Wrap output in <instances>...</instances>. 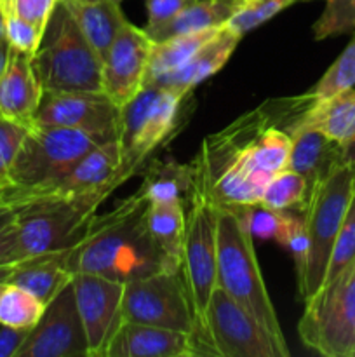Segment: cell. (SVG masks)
<instances>
[{"label": "cell", "mask_w": 355, "mask_h": 357, "mask_svg": "<svg viewBox=\"0 0 355 357\" xmlns=\"http://www.w3.org/2000/svg\"><path fill=\"white\" fill-rule=\"evenodd\" d=\"M0 40H6V26H3L2 7H0Z\"/></svg>", "instance_id": "obj_47"}, {"label": "cell", "mask_w": 355, "mask_h": 357, "mask_svg": "<svg viewBox=\"0 0 355 357\" xmlns=\"http://www.w3.org/2000/svg\"><path fill=\"white\" fill-rule=\"evenodd\" d=\"M35 122L79 129L100 143L117 142L120 108L104 93H44Z\"/></svg>", "instance_id": "obj_14"}, {"label": "cell", "mask_w": 355, "mask_h": 357, "mask_svg": "<svg viewBox=\"0 0 355 357\" xmlns=\"http://www.w3.org/2000/svg\"><path fill=\"white\" fill-rule=\"evenodd\" d=\"M120 145L117 142L101 143L80 157L66 173L56 178L44 188L35 192L24 202L49 195H75L84 192H93L103 187H113L117 190L125 183L120 174ZM23 202V204H24Z\"/></svg>", "instance_id": "obj_17"}, {"label": "cell", "mask_w": 355, "mask_h": 357, "mask_svg": "<svg viewBox=\"0 0 355 357\" xmlns=\"http://www.w3.org/2000/svg\"><path fill=\"white\" fill-rule=\"evenodd\" d=\"M312 2V0H301ZM322 14L313 23L315 40L355 31V0H324Z\"/></svg>", "instance_id": "obj_32"}, {"label": "cell", "mask_w": 355, "mask_h": 357, "mask_svg": "<svg viewBox=\"0 0 355 357\" xmlns=\"http://www.w3.org/2000/svg\"><path fill=\"white\" fill-rule=\"evenodd\" d=\"M291 136L292 145L287 167L305 178L312 194L313 187L338 164H341V145L317 129L310 128L294 129L291 131Z\"/></svg>", "instance_id": "obj_21"}, {"label": "cell", "mask_w": 355, "mask_h": 357, "mask_svg": "<svg viewBox=\"0 0 355 357\" xmlns=\"http://www.w3.org/2000/svg\"><path fill=\"white\" fill-rule=\"evenodd\" d=\"M277 243H281L282 246H285L289 251H291L292 258H294L296 278L299 279L303 274V268H305L306 255H308V237H306L303 213L299 211L285 213L284 229H282L281 237L277 239Z\"/></svg>", "instance_id": "obj_37"}, {"label": "cell", "mask_w": 355, "mask_h": 357, "mask_svg": "<svg viewBox=\"0 0 355 357\" xmlns=\"http://www.w3.org/2000/svg\"><path fill=\"white\" fill-rule=\"evenodd\" d=\"M296 2L301 0H244L240 9L233 14L226 26L244 37Z\"/></svg>", "instance_id": "obj_33"}, {"label": "cell", "mask_w": 355, "mask_h": 357, "mask_svg": "<svg viewBox=\"0 0 355 357\" xmlns=\"http://www.w3.org/2000/svg\"><path fill=\"white\" fill-rule=\"evenodd\" d=\"M194 342L197 356L285 357L270 333L219 286L212 291L204 326Z\"/></svg>", "instance_id": "obj_11"}, {"label": "cell", "mask_w": 355, "mask_h": 357, "mask_svg": "<svg viewBox=\"0 0 355 357\" xmlns=\"http://www.w3.org/2000/svg\"><path fill=\"white\" fill-rule=\"evenodd\" d=\"M355 87V33L347 47L333 61V65L324 72L319 82L308 94L312 100L320 101L334 96L338 93Z\"/></svg>", "instance_id": "obj_31"}, {"label": "cell", "mask_w": 355, "mask_h": 357, "mask_svg": "<svg viewBox=\"0 0 355 357\" xmlns=\"http://www.w3.org/2000/svg\"><path fill=\"white\" fill-rule=\"evenodd\" d=\"M301 128L317 129L338 145L347 143L355 132V87L327 100H312V103L292 122L289 132Z\"/></svg>", "instance_id": "obj_22"}, {"label": "cell", "mask_w": 355, "mask_h": 357, "mask_svg": "<svg viewBox=\"0 0 355 357\" xmlns=\"http://www.w3.org/2000/svg\"><path fill=\"white\" fill-rule=\"evenodd\" d=\"M240 38L242 37L239 33H235L232 28L225 24L184 65L173 70V72L155 77L145 84H157V86L174 91L180 96L188 98L198 84L218 73L228 63Z\"/></svg>", "instance_id": "obj_20"}, {"label": "cell", "mask_w": 355, "mask_h": 357, "mask_svg": "<svg viewBox=\"0 0 355 357\" xmlns=\"http://www.w3.org/2000/svg\"><path fill=\"white\" fill-rule=\"evenodd\" d=\"M97 145H101L97 139L79 129L35 122L14 160L10 187L3 199L21 206Z\"/></svg>", "instance_id": "obj_6"}, {"label": "cell", "mask_w": 355, "mask_h": 357, "mask_svg": "<svg viewBox=\"0 0 355 357\" xmlns=\"http://www.w3.org/2000/svg\"><path fill=\"white\" fill-rule=\"evenodd\" d=\"M225 26V24H223ZM221 28V26H219ZM219 28H209L200 31H188V33H178L173 37L162 38V40L153 42L152 54H150L148 73L146 80L155 79V77L169 73L173 70L180 68L181 65L188 61L209 38L214 37Z\"/></svg>", "instance_id": "obj_28"}, {"label": "cell", "mask_w": 355, "mask_h": 357, "mask_svg": "<svg viewBox=\"0 0 355 357\" xmlns=\"http://www.w3.org/2000/svg\"><path fill=\"white\" fill-rule=\"evenodd\" d=\"M24 260L21 255L19 246H17V237L14 223H10L7 229L0 232V267L2 265L17 264V261Z\"/></svg>", "instance_id": "obj_41"}, {"label": "cell", "mask_w": 355, "mask_h": 357, "mask_svg": "<svg viewBox=\"0 0 355 357\" xmlns=\"http://www.w3.org/2000/svg\"><path fill=\"white\" fill-rule=\"evenodd\" d=\"M341 164H348V166H355V132L352 135V138L347 143L341 145V155H340Z\"/></svg>", "instance_id": "obj_44"}, {"label": "cell", "mask_w": 355, "mask_h": 357, "mask_svg": "<svg viewBox=\"0 0 355 357\" xmlns=\"http://www.w3.org/2000/svg\"><path fill=\"white\" fill-rule=\"evenodd\" d=\"M195 181L197 174H195L194 162L180 164L174 160L167 162L153 160L146 166L139 190L145 194L148 202L178 201L188 208L195 190Z\"/></svg>", "instance_id": "obj_25"}, {"label": "cell", "mask_w": 355, "mask_h": 357, "mask_svg": "<svg viewBox=\"0 0 355 357\" xmlns=\"http://www.w3.org/2000/svg\"><path fill=\"white\" fill-rule=\"evenodd\" d=\"M146 225L153 243L167 260L181 268L184 234H187V208L178 201L148 202Z\"/></svg>", "instance_id": "obj_26"}, {"label": "cell", "mask_w": 355, "mask_h": 357, "mask_svg": "<svg viewBox=\"0 0 355 357\" xmlns=\"http://www.w3.org/2000/svg\"><path fill=\"white\" fill-rule=\"evenodd\" d=\"M31 61L44 93H103V58L61 2Z\"/></svg>", "instance_id": "obj_4"}, {"label": "cell", "mask_w": 355, "mask_h": 357, "mask_svg": "<svg viewBox=\"0 0 355 357\" xmlns=\"http://www.w3.org/2000/svg\"><path fill=\"white\" fill-rule=\"evenodd\" d=\"M242 3L244 0H188L184 9L171 23L160 28L150 38L157 42L178 33L219 28L232 20Z\"/></svg>", "instance_id": "obj_27"}, {"label": "cell", "mask_w": 355, "mask_h": 357, "mask_svg": "<svg viewBox=\"0 0 355 357\" xmlns=\"http://www.w3.org/2000/svg\"><path fill=\"white\" fill-rule=\"evenodd\" d=\"M153 40L143 28L125 23L103 58V93L122 108L145 86Z\"/></svg>", "instance_id": "obj_16"}, {"label": "cell", "mask_w": 355, "mask_h": 357, "mask_svg": "<svg viewBox=\"0 0 355 357\" xmlns=\"http://www.w3.org/2000/svg\"><path fill=\"white\" fill-rule=\"evenodd\" d=\"M354 190L355 166L338 164L313 187L310 194L308 204L303 211L308 237V255L301 278L298 279L299 296L303 302H306L326 279L334 243Z\"/></svg>", "instance_id": "obj_7"}, {"label": "cell", "mask_w": 355, "mask_h": 357, "mask_svg": "<svg viewBox=\"0 0 355 357\" xmlns=\"http://www.w3.org/2000/svg\"><path fill=\"white\" fill-rule=\"evenodd\" d=\"M7 56H9V44H7V40H0V75H2L3 66L7 63Z\"/></svg>", "instance_id": "obj_45"}, {"label": "cell", "mask_w": 355, "mask_h": 357, "mask_svg": "<svg viewBox=\"0 0 355 357\" xmlns=\"http://www.w3.org/2000/svg\"><path fill=\"white\" fill-rule=\"evenodd\" d=\"M2 13L3 26H6V40L7 44H9V47L16 49V51L33 58V56L37 54L38 47H40L45 31L38 30L35 24L28 23L26 20L17 16V14L13 13L10 9L2 7Z\"/></svg>", "instance_id": "obj_35"}, {"label": "cell", "mask_w": 355, "mask_h": 357, "mask_svg": "<svg viewBox=\"0 0 355 357\" xmlns=\"http://www.w3.org/2000/svg\"><path fill=\"white\" fill-rule=\"evenodd\" d=\"M31 56L9 47V56L0 75V115L31 128L35 124L44 87L35 73Z\"/></svg>", "instance_id": "obj_18"}, {"label": "cell", "mask_w": 355, "mask_h": 357, "mask_svg": "<svg viewBox=\"0 0 355 357\" xmlns=\"http://www.w3.org/2000/svg\"><path fill=\"white\" fill-rule=\"evenodd\" d=\"M122 317L194 335L195 316L181 271H159L125 282Z\"/></svg>", "instance_id": "obj_12"}, {"label": "cell", "mask_w": 355, "mask_h": 357, "mask_svg": "<svg viewBox=\"0 0 355 357\" xmlns=\"http://www.w3.org/2000/svg\"><path fill=\"white\" fill-rule=\"evenodd\" d=\"M77 310L87 338V357H106V349L122 324L124 282L79 272L72 278Z\"/></svg>", "instance_id": "obj_15"}, {"label": "cell", "mask_w": 355, "mask_h": 357, "mask_svg": "<svg viewBox=\"0 0 355 357\" xmlns=\"http://www.w3.org/2000/svg\"><path fill=\"white\" fill-rule=\"evenodd\" d=\"M3 284H6V282H3ZM3 284H0V291H2V286H3Z\"/></svg>", "instance_id": "obj_49"}, {"label": "cell", "mask_w": 355, "mask_h": 357, "mask_svg": "<svg viewBox=\"0 0 355 357\" xmlns=\"http://www.w3.org/2000/svg\"><path fill=\"white\" fill-rule=\"evenodd\" d=\"M66 251L68 250L37 255L17 261L7 282L26 289L47 305L56 293L73 278L72 272L66 268Z\"/></svg>", "instance_id": "obj_23"}, {"label": "cell", "mask_w": 355, "mask_h": 357, "mask_svg": "<svg viewBox=\"0 0 355 357\" xmlns=\"http://www.w3.org/2000/svg\"><path fill=\"white\" fill-rule=\"evenodd\" d=\"M82 30L94 51L104 58L118 30L127 23L120 3L113 0H59Z\"/></svg>", "instance_id": "obj_24"}, {"label": "cell", "mask_w": 355, "mask_h": 357, "mask_svg": "<svg viewBox=\"0 0 355 357\" xmlns=\"http://www.w3.org/2000/svg\"><path fill=\"white\" fill-rule=\"evenodd\" d=\"M17 208H19V206H16L14 202L6 201V199H0V232H2L3 229H7L10 223H14Z\"/></svg>", "instance_id": "obj_43"}, {"label": "cell", "mask_w": 355, "mask_h": 357, "mask_svg": "<svg viewBox=\"0 0 355 357\" xmlns=\"http://www.w3.org/2000/svg\"><path fill=\"white\" fill-rule=\"evenodd\" d=\"M16 357H87V338L72 281L45 305Z\"/></svg>", "instance_id": "obj_13"}, {"label": "cell", "mask_w": 355, "mask_h": 357, "mask_svg": "<svg viewBox=\"0 0 355 357\" xmlns=\"http://www.w3.org/2000/svg\"><path fill=\"white\" fill-rule=\"evenodd\" d=\"M30 330L3 326L0 330V357H16L23 342L26 340Z\"/></svg>", "instance_id": "obj_42"}, {"label": "cell", "mask_w": 355, "mask_h": 357, "mask_svg": "<svg viewBox=\"0 0 355 357\" xmlns=\"http://www.w3.org/2000/svg\"><path fill=\"white\" fill-rule=\"evenodd\" d=\"M303 303L301 344L326 357H355V258Z\"/></svg>", "instance_id": "obj_8"}, {"label": "cell", "mask_w": 355, "mask_h": 357, "mask_svg": "<svg viewBox=\"0 0 355 357\" xmlns=\"http://www.w3.org/2000/svg\"><path fill=\"white\" fill-rule=\"evenodd\" d=\"M187 3L188 0H145L146 24L143 30L148 33V37H152L160 28L171 23Z\"/></svg>", "instance_id": "obj_40"}, {"label": "cell", "mask_w": 355, "mask_h": 357, "mask_svg": "<svg viewBox=\"0 0 355 357\" xmlns=\"http://www.w3.org/2000/svg\"><path fill=\"white\" fill-rule=\"evenodd\" d=\"M146 211L148 199L138 188L108 213L94 215L79 243L66 251V268L124 284L159 271H181L153 243Z\"/></svg>", "instance_id": "obj_2"}, {"label": "cell", "mask_w": 355, "mask_h": 357, "mask_svg": "<svg viewBox=\"0 0 355 357\" xmlns=\"http://www.w3.org/2000/svg\"><path fill=\"white\" fill-rule=\"evenodd\" d=\"M14 265H16V264L2 265V267H0V284H3V282L9 281V275H10V272H13Z\"/></svg>", "instance_id": "obj_46"}, {"label": "cell", "mask_w": 355, "mask_h": 357, "mask_svg": "<svg viewBox=\"0 0 355 357\" xmlns=\"http://www.w3.org/2000/svg\"><path fill=\"white\" fill-rule=\"evenodd\" d=\"M184 98L167 87L145 84L120 108V174L131 180L148 164L150 155L176 132Z\"/></svg>", "instance_id": "obj_9"}, {"label": "cell", "mask_w": 355, "mask_h": 357, "mask_svg": "<svg viewBox=\"0 0 355 357\" xmlns=\"http://www.w3.org/2000/svg\"><path fill=\"white\" fill-rule=\"evenodd\" d=\"M0 199H3V197H0Z\"/></svg>", "instance_id": "obj_50"}, {"label": "cell", "mask_w": 355, "mask_h": 357, "mask_svg": "<svg viewBox=\"0 0 355 357\" xmlns=\"http://www.w3.org/2000/svg\"><path fill=\"white\" fill-rule=\"evenodd\" d=\"M45 310V303L26 289L16 284L6 282L0 291V324L2 326L17 328V330H31L40 321Z\"/></svg>", "instance_id": "obj_30"}, {"label": "cell", "mask_w": 355, "mask_h": 357, "mask_svg": "<svg viewBox=\"0 0 355 357\" xmlns=\"http://www.w3.org/2000/svg\"><path fill=\"white\" fill-rule=\"evenodd\" d=\"M308 199L310 190L305 178L285 167L270 178L258 204L274 211L303 213L308 204Z\"/></svg>", "instance_id": "obj_29"}, {"label": "cell", "mask_w": 355, "mask_h": 357, "mask_svg": "<svg viewBox=\"0 0 355 357\" xmlns=\"http://www.w3.org/2000/svg\"><path fill=\"white\" fill-rule=\"evenodd\" d=\"M58 3L59 0H0V6L10 9L42 31L47 28Z\"/></svg>", "instance_id": "obj_39"}, {"label": "cell", "mask_w": 355, "mask_h": 357, "mask_svg": "<svg viewBox=\"0 0 355 357\" xmlns=\"http://www.w3.org/2000/svg\"><path fill=\"white\" fill-rule=\"evenodd\" d=\"M28 129L30 128L0 115V197H3L9 190L10 169Z\"/></svg>", "instance_id": "obj_34"}, {"label": "cell", "mask_w": 355, "mask_h": 357, "mask_svg": "<svg viewBox=\"0 0 355 357\" xmlns=\"http://www.w3.org/2000/svg\"><path fill=\"white\" fill-rule=\"evenodd\" d=\"M181 274L194 309L195 331L191 337L195 340L200 335L209 300L218 286V206L197 185L187 208Z\"/></svg>", "instance_id": "obj_10"}, {"label": "cell", "mask_w": 355, "mask_h": 357, "mask_svg": "<svg viewBox=\"0 0 355 357\" xmlns=\"http://www.w3.org/2000/svg\"><path fill=\"white\" fill-rule=\"evenodd\" d=\"M113 2H117V3H120V2H122V0H113Z\"/></svg>", "instance_id": "obj_48"}, {"label": "cell", "mask_w": 355, "mask_h": 357, "mask_svg": "<svg viewBox=\"0 0 355 357\" xmlns=\"http://www.w3.org/2000/svg\"><path fill=\"white\" fill-rule=\"evenodd\" d=\"M312 96L270 100L207 136L194 160L197 181L218 208H249L260 202L274 174L289 164V128Z\"/></svg>", "instance_id": "obj_1"}, {"label": "cell", "mask_w": 355, "mask_h": 357, "mask_svg": "<svg viewBox=\"0 0 355 357\" xmlns=\"http://www.w3.org/2000/svg\"><path fill=\"white\" fill-rule=\"evenodd\" d=\"M115 192L103 187L75 195L31 199L17 208L14 229L23 258L70 250L79 243L104 199Z\"/></svg>", "instance_id": "obj_5"}, {"label": "cell", "mask_w": 355, "mask_h": 357, "mask_svg": "<svg viewBox=\"0 0 355 357\" xmlns=\"http://www.w3.org/2000/svg\"><path fill=\"white\" fill-rule=\"evenodd\" d=\"M194 337L183 331L122 321L106 357H195Z\"/></svg>", "instance_id": "obj_19"}, {"label": "cell", "mask_w": 355, "mask_h": 357, "mask_svg": "<svg viewBox=\"0 0 355 357\" xmlns=\"http://www.w3.org/2000/svg\"><path fill=\"white\" fill-rule=\"evenodd\" d=\"M242 215L244 223L251 236L261 237V239H275L281 237L282 229H284L285 213L287 211H274V209L263 208L260 204L249 206V208H239Z\"/></svg>", "instance_id": "obj_38"}, {"label": "cell", "mask_w": 355, "mask_h": 357, "mask_svg": "<svg viewBox=\"0 0 355 357\" xmlns=\"http://www.w3.org/2000/svg\"><path fill=\"white\" fill-rule=\"evenodd\" d=\"M218 286L270 333L282 354H291L239 209L218 208Z\"/></svg>", "instance_id": "obj_3"}, {"label": "cell", "mask_w": 355, "mask_h": 357, "mask_svg": "<svg viewBox=\"0 0 355 357\" xmlns=\"http://www.w3.org/2000/svg\"><path fill=\"white\" fill-rule=\"evenodd\" d=\"M355 258V190L348 202L347 213L341 222L340 232H338L336 243H334L333 255H331L329 268H327V278H333L336 272H340L345 265L350 264ZM324 279V281H326Z\"/></svg>", "instance_id": "obj_36"}]
</instances>
